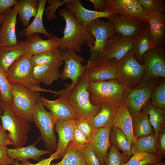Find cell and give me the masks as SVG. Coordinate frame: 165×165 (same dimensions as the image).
Listing matches in <instances>:
<instances>
[{
	"instance_id": "cell-29",
	"label": "cell",
	"mask_w": 165,
	"mask_h": 165,
	"mask_svg": "<svg viewBox=\"0 0 165 165\" xmlns=\"http://www.w3.org/2000/svg\"><path fill=\"white\" fill-rule=\"evenodd\" d=\"M118 105L106 104L100 105L99 112L90 120L93 127L111 128L113 126Z\"/></svg>"
},
{
	"instance_id": "cell-1",
	"label": "cell",
	"mask_w": 165,
	"mask_h": 165,
	"mask_svg": "<svg viewBox=\"0 0 165 165\" xmlns=\"http://www.w3.org/2000/svg\"><path fill=\"white\" fill-rule=\"evenodd\" d=\"M59 15L65 21L63 37L60 38L56 37L60 49L78 53L82 52L84 44L89 47L94 45V38L90 35L86 27L76 19L71 10L65 8L61 9L59 11Z\"/></svg>"
},
{
	"instance_id": "cell-55",
	"label": "cell",
	"mask_w": 165,
	"mask_h": 165,
	"mask_svg": "<svg viewBox=\"0 0 165 165\" xmlns=\"http://www.w3.org/2000/svg\"><path fill=\"white\" fill-rule=\"evenodd\" d=\"M12 165H22L20 163L18 162V161L15 160L14 162V163L12 164Z\"/></svg>"
},
{
	"instance_id": "cell-34",
	"label": "cell",
	"mask_w": 165,
	"mask_h": 165,
	"mask_svg": "<svg viewBox=\"0 0 165 165\" xmlns=\"http://www.w3.org/2000/svg\"><path fill=\"white\" fill-rule=\"evenodd\" d=\"M157 138L154 132L148 136L136 138L131 145V156L139 152L156 155Z\"/></svg>"
},
{
	"instance_id": "cell-20",
	"label": "cell",
	"mask_w": 165,
	"mask_h": 165,
	"mask_svg": "<svg viewBox=\"0 0 165 165\" xmlns=\"http://www.w3.org/2000/svg\"><path fill=\"white\" fill-rule=\"evenodd\" d=\"M148 25L152 43L154 47H164L165 44V13L147 12Z\"/></svg>"
},
{
	"instance_id": "cell-17",
	"label": "cell",
	"mask_w": 165,
	"mask_h": 165,
	"mask_svg": "<svg viewBox=\"0 0 165 165\" xmlns=\"http://www.w3.org/2000/svg\"><path fill=\"white\" fill-rule=\"evenodd\" d=\"M17 14L15 7L3 13L0 28V46L13 45L18 42L15 29Z\"/></svg>"
},
{
	"instance_id": "cell-19",
	"label": "cell",
	"mask_w": 165,
	"mask_h": 165,
	"mask_svg": "<svg viewBox=\"0 0 165 165\" xmlns=\"http://www.w3.org/2000/svg\"><path fill=\"white\" fill-rule=\"evenodd\" d=\"M110 128H94L90 146L94 151L100 164L105 163L108 149L111 145L109 140Z\"/></svg>"
},
{
	"instance_id": "cell-2",
	"label": "cell",
	"mask_w": 165,
	"mask_h": 165,
	"mask_svg": "<svg viewBox=\"0 0 165 165\" xmlns=\"http://www.w3.org/2000/svg\"><path fill=\"white\" fill-rule=\"evenodd\" d=\"M90 35L95 39L93 45L89 47L90 57L85 65L86 70L103 63V51L108 40L115 34L113 27L109 21L98 19L86 26Z\"/></svg>"
},
{
	"instance_id": "cell-33",
	"label": "cell",
	"mask_w": 165,
	"mask_h": 165,
	"mask_svg": "<svg viewBox=\"0 0 165 165\" xmlns=\"http://www.w3.org/2000/svg\"><path fill=\"white\" fill-rule=\"evenodd\" d=\"M38 0H16L14 6L19 14V18L23 26L27 27L32 17H35L38 9Z\"/></svg>"
},
{
	"instance_id": "cell-36",
	"label": "cell",
	"mask_w": 165,
	"mask_h": 165,
	"mask_svg": "<svg viewBox=\"0 0 165 165\" xmlns=\"http://www.w3.org/2000/svg\"><path fill=\"white\" fill-rule=\"evenodd\" d=\"M50 165H88L77 147L72 142L69 144L62 160Z\"/></svg>"
},
{
	"instance_id": "cell-47",
	"label": "cell",
	"mask_w": 165,
	"mask_h": 165,
	"mask_svg": "<svg viewBox=\"0 0 165 165\" xmlns=\"http://www.w3.org/2000/svg\"><path fill=\"white\" fill-rule=\"evenodd\" d=\"M156 155L161 159L165 157V127L161 130L158 136Z\"/></svg>"
},
{
	"instance_id": "cell-49",
	"label": "cell",
	"mask_w": 165,
	"mask_h": 165,
	"mask_svg": "<svg viewBox=\"0 0 165 165\" xmlns=\"http://www.w3.org/2000/svg\"><path fill=\"white\" fill-rule=\"evenodd\" d=\"M13 145L6 130L2 123L0 124V147H6Z\"/></svg>"
},
{
	"instance_id": "cell-50",
	"label": "cell",
	"mask_w": 165,
	"mask_h": 165,
	"mask_svg": "<svg viewBox=\"0 0 165 165\" xmlns=\"http://www.w3.org/2000/svg\"><path fill=\"white\" fill-rule=\"evenodd\" d=\"M7 147H0V165H12L15 160L9 157Z\"/></svg>"
},
{
	"instance_id": "cell-23",
	"label": "cell",
	"mask_w": 165,
	"mask_h": 165,
	"mask_svg": "<svg viewBox=\"0 0 165 165\" xmlns=\"http://www.w3.org/2000/svg\"><path fill=\"white\" fill-rule=\"evenodd\" d=\"M132 51L134 58L139 64H143V56L155 47L152 43L148 23L132 39Z\"/></svg>"
},
{
	"instance_id": "cell-58",
	"label": "cell",
	"mask_w": 165,
	"mask_h": 165,
	"mask_svg": "<svg viewBox=\"0 0 165 165\" xmlns=\"http://www.w3.org/2000/svg\"><path fill=\"white\" fill-rule=\"evenodd\" d=\"M10 165L9 164H5V165Z\"/></svg>"
},
{
	"instance_id": "cell-12",
	"label": "cell",
	"mask_w": 165,
	"mask_h": 165,
	"mask_svg": "<svg viewBox=\"0 0 165 165\" xmlns=\"http://www.w3.org/2000/svg\"><path fill=\"white\" fill-rule=\"evenodd\" d=\"M65 88L61 90V94L58 99L50 100L42 96L43 103L56 120H75L78 117L67 98L70 87L68 84H65Z\"/></svg>"
},
{
	"instance_id": "cell-28",
	"label": "cell",
	"mask_w": 165,
	"mask_h": 165,
	"mask_svg": "<svg viewBox=\"0 0 165 165\" xmlns=\"http://www.w3.org/2000/svg\"><path fill=\"white\" fill-rule=\"evenodd\" d=\"M61 61L52 64L35 66L34 68V76L39 83H42L46 86L51 85L59 78V69L63 65Z\"/></svg>"
},
{
	"instance_id": "cell-48",
	"label": "cell",
	"mask_w": 165,
	"mask_h": 165,
	"mask_svg": "<svg viewBox=\"0 0 165 165\" xmlns=\"http://www.w3.org/2000/svg\"><path fill=\"white\" fill-rule=\"evenodd\" d=\"M62 157L60 153L55 151L48 158L44 159L40 161L38 163L32 164L28 161L22 162V165H50L51 162L53 160L58 159Z\"/></svg>"
},
{
	"instance_id": "cell-21",
	"label": "cell",
	"mask_w": 165,
	"mask_h": 165,
	"mask_svg": "<svg viewBox=\"0 0 165 165\" xmlns=\"http://www.w3.org/2000/svg\"><path fill=\"white\" fill-rule=\"evenodd\" d=\"M28 53L25 40L18 41L13 45L0 46V66L6 72L15 61Z\"/></svg>"
},
{
	"instance_id": "cell-6",
	"label": "cell",
	"mask_w": 165,
	"mask_h": 165,
	"mask_svg": "<svg viewBox=\"0 0 165 165\" xmlns=\"http://www.w3.org/2000/svg\"><path fill=\"white\" fill-rule=\"evenodd\" d=\"M3 109L0 118L3 127L8 132L9 136L14 148L24 146L28 140L31 126L29 123L19 116L11 108L10 105L2 101Z\"/></svg>"
},
{
	"instance_id": "cell-14",
	"label": "cell",
	"mask_w": 165,
	"mask_h": 165,
	"mask_svg": "<svg viewBox=\"0 0 165 165\" xmlns=\"http://www.w3.org/2000/svg\"><path fill=\"white\" fill-rule=\"evenodd\" d=\"M106 9L113 14L136 18L147 23V12L138 0H105Z\"/></svg>"
},
{
	"instance_id": "cell-25",
	"label": "cell",
	"mask_w": 165,
	"mask_h": 165,
	"mask_svg": "<svg viewBox=\"0 0 165 165\" xmlns=\"http://www.w3.org/2000/svg\"><path fill=\"white\" fill-rule=\"evenodd\" d=\"M113 126L118 128L122 131L131 145L136 138L133 134L132 118L127 104L124 101L118 106Z\"/></svg>"
},
{
	"instance_id": "cell-46",
	"label": "cell",
	"mask_w": 165,
	"mask_h": 165,
	"mask_svg": "<svg viewBox=\"0 0 165 165\" xmlns=\"http://www.w3.org/2000/svg\"><path fill=\"white\" fill-rule=\"evenodd\" d=\"M77 147H83L89 145L90 142L85 135L77 128L76 124L74 127L73 137L71 141Z\"/></svg>"
},
{
	"instance_id": "cell-45",
	"label": "cell",
	"mask_w": 165,
	"mask_h": 165,
	"mask_svg": "<svg viewBox=\"0 0 165 165\" xmlns=\"http://www.w3.org/2000/svg\"><path fill=\"white\" fill-rule=\"evenodd\" d=\"M68 0L64 1L58 0H50L48 3L50 6L45 8L44 11L47 18L49 20L55 19L56 15L55 14L56 10L59 7L66 3Z\"/></svg>"
},
{
	"instance_id": "cell-52",
	"label": "cell",
	"mask_w": 165,
	"mask_h": 165,
	"mask_svg": "<svg viewBox=\"0 0 165 165\" xmlns=\"http://www.w3.org/2000/svg\"><path fill=\"white\" fill-rule=\"evenodd\" d=\"M90 1L93 4L95 10L102 12L106 10L105 0H90Z\"/></svg>"
},
{
	"instance_id": "cell-11",
	"label": "cell",
	"mask_w": 165,
	"mask_h": 165,
	"mask_svg": "<svg viewBox=\"0 0 165 165\" xmlns=\"http://www.w3.org/2000/svg\"><path fill=\"white\" fill-rule=\"evenodd\" d=\"M144 72L142 83L154 78H165V48L155 47L143 56Z\"/></svg>"
},
{
	"instance_id": "cell-38",
	"label": "cell",
	"mask_w": 165,
	"mask_h": 165,
	"mask_svg": "<svg viewBox=\"0 0 165 165\" xmlns=\"http://www.w3.org/2000/svg\"><path fill=\"white\" fill-rule=\"evenodd\" d=\"M162 161V159L157 155L145 152L136 153L123 165H146Z\"/></svg>"
},
{
	"instance_id": "cell-53",
	"label": "cell",
	"mask_w": 165,
	"mask_h": 165,
	"mask_svg": "<svg viewBox=\"0 0 165 165\" xmlns=\"http://www.w3.org/2000/svg\"><path fill=\"white\" fill-rule=\"evenodd\" d=\"M3 101L2 98L1 96L0 93V115H2L3 113V109L1 106Z\"/></svg>"
},
{
	"instance_id": "cell-51",
	"label": "cell",
	"mask_w": 165,
	"mask_h": 165,
	"mask_svg": "<svg viewBox=\"0 0 165 165\" xmlns=\"http://www.w3.org/2000/svg\"><path fill=\"white\" fill-rule=\"evenodd\" d=\"M16 0H0V14L3 13L7 10L14 6Z\"/></svg>"
},
{
	"instance_id": "cell-3",
	"label": "cell",
	"mask_w": 165,
	"mask_h": 165,
	"mask_svg": "<svg viewBox=\"0 0 165 165\" xmlns=\"http://www.w3.org/2000/svg\"><path fill=\"white\" fill-rule=\"evenodd\" d=\"M90 81L85 72L68 94V102L79 119L90 120L99 112L100 107L92 104L88 90Z\"/></svg>"
},
{
	"instance_id": "cell-57",
	"label": "cell",
	"mask_w": 165,
	"mask_h": 165,
	"mask_svg": "<svg viewBox=\"0 0 165 165\" xmlns=\"http://www.w3.org/2000/svg\"><path fill=\"white\" fill-rule=\"evenodd\" d=\"M101 165H106L105 163H103L101 164Z\"/></svg>"
},
{
	"instance_id": "cell-30",
	"label": "cell",
	"mask_w": 165,
	"mask_h": 165,
	"mask_svg": "<svg viewBox=\"0 0 165 165\" xmlns=\"http://www.w3.org/2000/svg\"><path fill=\"white\" fill-rule=\"evenodd\" d=\"M39 6L36 16L31 23L27 28L19 33L20 36L26 37L35 34L40 33L43 34L48 38L52 37L53 35L48 32L45 28L43 23V15L46 0H38Z\"/></svg>"
},
{
	"instance_id": "cell-18",
	"label": "cell",
	"mask_w": 165,
	"mask_h": 165,
	"mask_svg": "<svg viewBox=\"0 0 165 165\" xmlns=\"http://www.w3.org/2000/svg\"><path fill=\"white\" fill-rule=\"evenodd\" d=\"M65 4V8L71 10L78 21L86 27L95 20L101 18L109 19L113 15L107 9L101 12L87 9L80 0H68Z\"/></svg>"
},
{
	"instance_id": "cell-35",
	"label": "cell",
	"mask_w": 165,
	"mask_h": 165,
	"mask_svg": "<svg viewBox=\"0 0 165 165\" xmlns=\"http://www.w3.org/2000/svg\"><path fill=\"white\" fill-rule=\"evenodd\" d=\"M132 118L133 134L136 138L150 135L154 132L147 114L142 112Z\"/></svg>"
},
{
	"instance_id": "cell-8",
	"label": "cell",
	"mask_w": 165,
	"mask_h": 165,
	"mask_svg": "<svg viewBox=\"0 0 165 165\" xmlns=\"http://www.w3.org/2000/svg\"><path fill=\"white\" fill-rule=\"evenodd\" d=\"M13 101L11 109L17 115L29 123L33 122L32 116L39 92L30 90L19 84H11Z\"/></svg>"
},
{
	"instance_id": "cell-27",
	"label": "cell",
	"mask_w": 165,
	"mask_h": 165,
	"mask_svg": "<svg viewBox=\"0 0 165 165\" xmlns=\"http://www.w3.org/2000/svg\"><path fill=\"white\" fill-rule=\"evenodd\" d=\"M53 35L47 40L42 39L38 34L27 37L28 52L32 56L59 48V44Z\"/></svg>"
},
{
	"instance_id": "cell-26",
	"label": "cell",
	"mask_w": 165,
	"mask_h": 165,
	"mask_svg": "<svg viewBox=\"0 0 165 165\" xmlns=\"http://www.w3.org/2000/svg\"><path fill=\"white\" fill-rule=\"evenodd\" d=\"M41 139L40 136L35 143L26 147L14 148H7V152L8 156L18 161H26L29 159L38 161L41 156L53 152L47 150H40L35 147V145Z\"/></svg>"
},
{
	"instance_id": "cell-39",
	"label": "cell",
	"mask_w": 165,
	"mask_h": 165,
	"mask_svg": "<svg viewBox=\"0 0 165 165\" xmlns=\"http://www.w3.org/2000/svg\"><path fill=\"white\" fill-rule=\"evenodd\" d=\"M151 100L152 105L165 110V78H161L154 87Z\"/></svg>"
},
{
	"instance_id": "cell-22",
	"label": "cell",
	"mask_w": 165,
	"mask_h": 165,
	"mask_svg": "<svg viewBox=\"0 0 165 165\" xmlns=\"http://www.w3.org/2000/svg\"><path fill=\"white\" fill-rule=\"evenodd\" d=\"M118 63L114 60H110L87 69L85 73L90 81L116 79Z\"/></svg>"
},
{
	"instance_id": "cell-44",
	"label": "cell",
	"mask_w": 165,
	"mask_h": 165,
	"mask_svg": "<svg viewBox=\"0 0 165 165\" xmlns=\"http://www.w3.org/2000/svg\"><path fill=\"white\" fill-rule=\"evenodd\" d=\"M76 126L90 142L94 128L90 120L85 119H78L75 120Z\"/></svg>"
},
{
	"instance_id": "cell-13",
	"label": "cell",
	"mask_w": 165,
	"mask_h": 165,
	"mask_svg": "<svg viewBox=\"0 0 165 165\" xmlns=\"http://www.w3.org/2000/svg\"><path fill=\"white\" fill-rule=\"evenodd\" d=\"M62 57L64 64L63 70L60 73L59 78L62 80L70 79L72 83L69 86L71 90L86 70L85 65H83L82 63L85 61V59L70 50H63Z\"/></svg>"
},
{
	"instance_id": "cell-56",
	"label": "cell",
	"mask_w": 165,
	"mask_h": 165,
	"mask_svg": "<svg viewBox=\"0 0 165 165\" xmlns=\"http://www.w3.org/2000/svg\"><path fill=\"white\" fill-rule=\"evenodd\" d=\"M2 15L3 14H0V25L2 23Z\"/></svg>"
},
{
	"instance_id": "cell-7",
	"label": "cell",
	"mask_w": 165,
	"mask_h": 165,
	"mask_svg": "<svg viewBox=\"0 0 165 165\" xmlns=\"http://www.w3.org/2000/svg\"><path fill=\"white\" fill-rule=\"evenodd\" d=\"M32 119L47 150L53 152L56 151L57 145L54 132L56 120L50 112L46 110L42 96L36 101Z\"/></svg>"
},
{
	"instance_id": "cell-40",
	"label": "cell",
	"mask_w": 165,
	"mask_h": 165,
	"mask_svg": "<svg viewBox=\"0 0 165 165\" xmlns=\"http://www.w3.org/2000/svg\"><path fill=\"white\" fill-rule=\"evenodd\" d=\"M0 93L2 101L11 105L13 101L11 85L7 79L6 71L0 66Z\"/></svg>"
},
{
	"instance_id": "cell-43",
	"label": "cell",
	"mask_w": 165,
	"mask_h": 165,
	"mask_svg": "<svg viewBox=\"0 0 165 165\" xmlns=\"http://www.w3.org/2000/svg\"><path fill=\"white\" fill-rule=\"evenodd\" d=\"M76 147L88 165H101L99 160L90 146V144L85 147Z\"/></svg>"
},
{
	"instance_id": "cell-5",
	"label": "cell",
	"mask_w": 165,
	"mask_h": 165,
	"mask_svg": "<svg viewBox=\"0 0 165 165\" xmlns=\"http://www.w3.org/2000/svg\"><path fill=\"white\" fill-rule=\"evenodd\" d=\"M32 57L28 53L15 61L6 72L8 80L10 84H20L32 90L50 92V90L40 87L35 80Z\"/></svg>"
},
{
	"instance_id": "cell-4",
	"label": "cell",
	"mask_w": 165,
	"mask_h": 165,
	"mask_svg": "<svg viewBox=\"0 0 165 165\" xmlns=\"http://www.w3.org/2000/svg\"><path fill=\"white\" fill-rule=\"evenodd\" d=\"M88 90L91 102L100 106L106 104L119 105L123 101V96L127 90L116 79H113L90 81Z\"/></svg>"
},
{
	"instance_id": "cell-9",
	"label": "cell",
	"mask_w": 165,
	"mask_h": 165,
	"mask_svg": "<svg viewBox=\"0 0 165 165\" xmlns=\"http://www.w3.org/2000/svg\"><path fill=\"white\" fill-rule=\"evenodd\" d=\"M144 66L134 57L132 50L118 63L116 80L127 90L134 89L142 82Z\"/></svg>"
},
{
	"instance_id": "cell-16",
	"label": "cell",
	"mask_w": 165,
	"mask_h": 165,
	"mask_svg": "<svg viewBox=\"0 0 165 165\" xmlns=\"http://www.w3.org/2000/svg\"><path fill=\"white\" fill-rule=\"evenodd\" d=\"M109 21L115 33L133 38L146 25V23L134 17L120 14L111 16Z\"/></svg>"
},
{
	"instance_id": "cell-32",
	"label": "cell",
	"mask_w": 165,
	"mask_h": 165,
	"mask_svg": "<svg viewBox=\"0 0 165 165\" xmlns=\"http://www.w3.org/2000/svg\"><path fill=\"white\" fill-rule=\"evenodd\" d=\"M109 140L111 145L123 151L124 163L127 162L131 156V145L125 134L118 128L112 126L110 129Z\"/></svg>"
},
{
	"instance_id": "cell-37",
	"label": "cell",
	"mask_w": 165,
	"mask_h": 165,
	"mask_svg": "<svg viewBox=\"0 0 165 165\" xmlns=\"http://www.w3.org/2000/svg\"><path fill=\"white\" fill-rule=\"evenodd\" d=\"M63 50L60 48L32 57V61L35 66L48 65L63 61L62 54Z\"/></svg>"
},
{
	"instance_id": "cell-10",
	"label": "cell",
	"mask_w": 165,
	"mask_h": 165,
	"mask_svg": "<svg viewBox=\"0 0 165 165\" xmlns=\"http://www.w3.org/2000/svg\"><path fill=\"white\" fill-rule=\"evenodd\" d=\"M161 79H151L142 83L134 89L126 91L123 100L126 103L132 117L142 112L143 107L151 99L154 87Z\"/></svg>"
},
{
	"instance_id": "cell-41",
	"label": "cell",
	"mask_w": 165,
	"mask_h": 165,
	"mask_svg": "<svg viewBox=\"0 0 165 165\" xmlns=\"http://www.w3.org/2000/svg\"><path fill=\"white\" fill-rule=\"evenodd\" d=\"M147 12H158L165 13V3L163 0H138Z\"/></svg>"
},
{
	"instance_id": "cell-59",
	"label": "cell",
	"mask_w": 165,
	"mask_h": 165,
	"mask_svg": "<svg viewBox=\"0 0 165 165\" xmlns=\"http://www.w3.org/2000/svg\"><path fill=\"white\" fill-rule=\"evenodd\" d=\"M0 124H1V123H0Z\"/></svg>"
},
{
	"instance_id": "cell-24",
	"label": "cell",
	"mask_w": 165,
	"mask_h": 165,
	"mask_svg": "<svg viewBox=\"0 0 165 165\" xmlns=\"http://www.w3.org/2000/svg\"><path fill=\"white\" fill-rule=\"evenodd\" d=\"M75 120L56 121L55 129L58 134V140L55 151L59 152L62 157L72 140Z\"/></svg>"
},
{
	"instance_id": "cell-54",
	"label": "cell",
	"mask_w": 165,
	"mask_h": 165,
	"mask_svg": "<svg viewBox=\"0 0 165 165\" xmlns=\"http://www.w3.org/2000/svg\"><path fill=\"white\" fill-rule=\"evenodd\" d=\"M146 165H165V162L160 161L155 163L147 164Z\"/></svg>"
},
{
	"instance_id": "cell-15",
	"label": "cell",
	"mask_w": 165,
	"mask_h": 165,
	"mask_svg": "<svg viewBox=\"0 0 165 165\" xmlns=\"http://www.w3.org/2000/svg\"><path fill=\"white\" fill-rule=\"evenodd\" d=\"M132 39L118 34L109 38L104 47L103 63L111 59L118 62L132 50Z\"/></svg>"
},
{
	"instance_id": "cell-42",
	"label": "cell",
	"mask_w": 165,
	"mask_h": 165,
	"mask_svg": "<svg viewBox=\"0 0 165 165\" xmlns=\"http://www.w3.org/2000/svg\"><path fill=\"white\" fill-rule=\"evenodd\" d=\"M107 155L106 165H123L124 163L122 154L115 146L111 145Z\"/></svg>"
},
{
	"instance_id": "cell-31",
	"label": "cell",
	"mask_w": 165,
	"mask_h": 165,
	"mask_svg": "<svg viewBox=\"0 0 165 165\" xmlns=\"http://www.w3.org/2000/svg\"><path fill=\"white\" fill-rule=\"evenodd\" d=\"M142 111L148 115L154 132L158 136L160 131L165 127V110L152 105L150 99L143 107Z\"/></svg>"
}]
</instances>
